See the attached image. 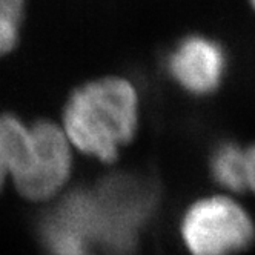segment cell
I'll list each match as a JSON object with an SVG mask.
<instances>
[{"label": "cell", "mask_w": 255, "mask_h": 255, "mask_svg": "<svg viewBox=\"0 0 255 255\" xmlns=\"http://www.w3.org/2000/svg\"><path fill=\"white\" fill-rule=\"evenodd\" d=\"M138 96L122 77H103L76 89L63 109L62 129L72 148L111 163L134 138L138 126Z\"/></svg>", "instance_id": "6da1fadb"}, {"label": "cell", "mask_w": 255, "mask_h": 255, "mask_svg": "<svg viewBox=\"0 0 255 255\" xmlns=\"http://www.w3.org/2000/svg\"><path fill=\"white\" fill-rule=\"evenodd\" d=\"M91 222L97 248L109 254H129L154 206V192L131 175L109 177L89 191Z\"/></svg>", "instance_id": "7a4b0ae2"}, {"label": "cell", "mask_w": 255, "mask_h": 255, "mask_svg": "<svg viewBox=\"0 0 255 255\" xmlns=\"http://www.w3.org/2000/svg\"><path fill=\"white\" fill-rule=\"evenodd\" d=\"M191 255H234L255 239L248 211L226 195H212L192 203L180 226Z\"/></svg>", "instance_id": "3957f363"}, {"label": "cell", "mask_w": 255, "mask_h": 255, "mask_svg": "<svg viewBox=\"0 0 255 255\" xmlns=\"http://www.w3.org/2000/svg\"><path fill=\"white\" fill-rule=\"evenodd\" d=\"M71 168L72 144L62 126L40 120L31 126V151L12 183L31 202H45L63 189Z\"/></svg>", "instance_id": "277c9868"}, {"label": "cell", "mask_w": 255, "mask_h": 255, "mask_svg": "<svg viewBox=\"0 0 255 255\" xmlns=\"http://www.w3.org/2000/svg\"><path fill=\"white\" fill-rule=\"evenodd\" d=\"M223 46L206 35H188L175 46L168 59L172 79L191 94L206 96L220 86L226 72Z\"/></svg>", "instance_id": "5b68a950"}, {"label": "cell", "mask_w": 255, "mask_h": 255, "mask_svg": "<svg viewBox=\"0 0 255 255\" xmlns=\"http://www.w3.org/2000/svg\"><path fill=\"white\" fill-rule=\"evenodd\" d=\"M40 239L48 255H96L79 191L68 194L40 222Z\"/></svg>", "instance_id": "8992f818"}, {"label": "cell", "mask_w": 255, "mask_h": 255, "mask_svg": "<svg viewBox=\"0 0 255 255\" xmlns=\"http://www.w3.org/2000/svg\"><path fill=\"white\" fill-rule=\"evenodd\" d=\"M31 151V126L12 114H0V192L15 177Z\"/></svg>", "instance_id": "52a82bcc"}, {"label": "cell", "mask_w": 255, "mask_h": 255, "mask_svg": "<svg viewBox=\"0 0 255 255\" xmlns=\"http://www.w3.org/2000/svg\"><path fill=\"white\" fill-rule=\"evenodd\" d=\"M214 180L228 192H246L245 148L234 141L218 144L211 157Z\"/></svg>", "instance_id": "ba28073f"}, {"label": "cell", "mask_w": 255, "mask_h": 255, "mask_svg": "<svg viewBox=\"0 0 255 255\" xmlns=\"http://www.w3.org/2000/svg\"><path fill=\"white\" fill-rule=\"evenodd\" d=\"M25 8V0H0V57L9 54L19 43Z\"/></svg>", "instance_id": "9c48e42d"}, {"label": "cell", "mask_w": 255, "mask_h": 255, "mask_svg": "<svg viewBox=\"0 0 255 255\" xmlns=\"http://www.w3.org/2000/svg\"><path fill=\"white\" fill-rule=\"evenodd\" d=\"M245 183L246 191L255 194V144L245 148Z\"/></svg>", "instance_id": "30bf717a"}, {"label": "cell", "mask_w": 255, "mask_h": 255, "mask_svg": "<svg viewBox=\"0 0 255 255\" xmlns=\"http://www.w3.org/2000/svg\"><path fill=\"white\" fill-rule=\"evenodd\" d=\"M249 2H251V6H252L254 11H255V0H249Z\"/></svg>", "instance_id": "8fae6325"}]
</instances>
